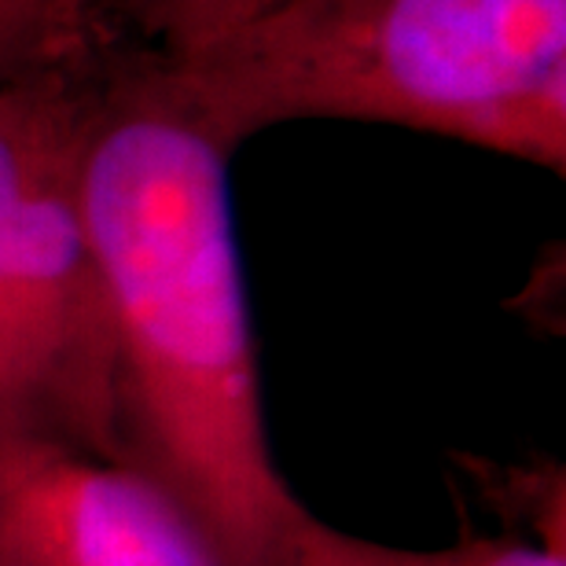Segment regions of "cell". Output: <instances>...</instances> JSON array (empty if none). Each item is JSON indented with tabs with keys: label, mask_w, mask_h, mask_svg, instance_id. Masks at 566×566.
Returning <instances> with one entry per match:
<instances>
[{
	"label": "cell",
	"mask_w": 566,
	"mask_h": 566,
	"mask_svg": "<svg viewBox=\"0 0 566 566\" xmlns=\"http://www.w3.org/2000/svg\"><path fill=\"white\" fill-rule=\"evenodd\" d=\"M0 563L213 566L144 474L30 434H0Z\"/></svg>",
	"instance_id": "277c9868"
},
{
	"label": "cell",
	"mask_w": 566,
	"mask_h": 566,
	"mask_svg": "<svg viewBox=\"0 0 566 566\" xmlns=\"http://www.w3.org/2000/svg\"><path fill=\"white\" fill-rule=\"evenodd\" d=\"M287 566H468V556H463V541L446 552H401L343 534L310 515L294 537Z\"/></svg>",
	"instance_id": "8992f818"
},
{
	"label": "cell",
	"mask_w": 566,
	"mask_h": 566,
	"mask_svg": "<svg viewBox=\"0 0 566 566\" xmlns=\"http://www.w3.org/2000/svg\"><path fill=\"white\" fill-rule=\"evenodd\" d=\"M468 566H566L563 537L548 545H523V541L504 537H474L463 541Z\"/></svg>",
	"instance_id": "ba28073f"
},
{
	"label": "cell",
	"mask_w": 566,
	"mask_h": 566,
	"mask_svg": "<svg viewBox=\"0 0 566 566\" xmlns=\"http://www.w3.org/2000/svg\"><path fill=\"white\" fill-rule=\"evenodd\" d=\"M273 4L283 0H137L147 30L163 38L166 52L213 38Z\"/></svg>",
	"instance_id": "52a82bcc"
},
{
	"label": "cell",
	"mask_w": 566,
	"mask_h": 566,
	"mask_svg": "<svg viewBox=\"0 0 566 566\" xmlns=\"http://www.w3.org/2000/svg\"><path fill=\"white\" fill-rule=\"evenodd\" d=\"M0 566H4V563H0Z\"/></svg>",
	"instance_id": "9c48e42d"
},
{
	"label": "cell",
	"mask_w": 566,
	"mask_h": 566,
	"mask_svg": "<svg viewBox=\"0 0 566 566\" xmlns=\"http://www.w3.org/2000/svg\"><path fill=\"white\" fill-rule=\"evenodd\" d=\"M88 0H0V85L60 71L82 44Z\"/></svg>",
	"instance_id": "5b68a950"
},
{
	"label": "cell",
	"mask_w": 566,
	"mask_h": 566,
	"mask_svg": "<svg viewBox=\"0 0 566 566\" xmlns=\"http://www.w3.org/2000/svg\"><path fill=\"white\" fill-rule=\"evenodd\" d=\"M229 158L144 66L93 93L77 199L107 294L126 468L213 566H287L310 512L269 452Z\"/></svg>",
	"instance_id": "6da1fadb"
},
{
	"label": "cell",
	"mask_w": 566,
	"mask_h": 566,
	"mask_svg": "<svg viewBox=\"0 0 566 566\" xmlns=\"http://www.w3.org/2000/svg\"><path fill=\"white\" fill-rule=\"evenodd\" d=\"M147 74L229 155L338 118L566 174V0H283Z\"/></svg>",
	"instance_id": "7a4b0ae2"
},
{
	"label": "cell",
	"mask_w": 566,
	"mask_h": 566,
	"mask_svg": "<svg viewBox=\"0 0 566 566\" xmlns=\"http://www.w3.org/2000/svg\"><path fill=\"white\" fill-rule=\"evenodd\" d=\"M88 104L63 71L0 85V434L126 463L107 294L77 199Z\"/></svg>",
	"instance_id": "3957f363"
}]
</instances>
